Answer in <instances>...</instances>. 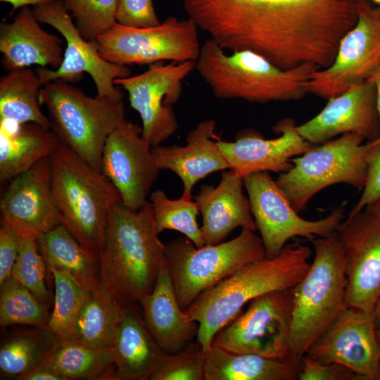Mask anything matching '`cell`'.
I'll return each mask as SVG.
<instances>
[{"label": "cell", "instance_id": "cell-32", "mask_svg": "<svg viewBox=\"0 0 380 380\" xmlns=\"http://www.w3.org/2000/svg\"><path fill=\"white\" fill-rule=\"evenodd\" d=\"M41 365L53 370L63 380H113L114 352L113 349H99L74 340L58 341Z\"/></svg>", "mask_w": 380, "mask_h": 380}, {"label": "cell", "instance_id": "cell-17", "mask_svg": "<svg viewBox=\"0 0 380 380\" xmlns=\"http://www.w3.org/2000/svg\"><path fill=\"white\" fill-rule=\"evenodd\" d=\"M304 355L343 365L360 380H380V346L370 313L346 307Z\"/></svg>", "mask_w": 380, "mask_h": 380}, {"label": "cell", "instance_id": "cell-50", "mask_svg": "<svg viewBox=\"0 0 380 380\" xmlns=\"http://www.w3.org/2000/svg\"><path fill=\"white\" fill-rule=\"evenodd\" d=\"M376 338H377L378 343H379V344L380 346V328L376 329Z\"/></svg>", "mask_w": 380, "mask_h": 380}, {"label": "cell", "instance_id": "cell-15", "mask_svg": "<svg viewBox=\"0 0 380 380\" xmlns=\"http://www.w3.org/2000/svg\"><path fill=\"white\" fill-rule=\"evenodd\" d=\"M196 68V61L158 62L144 72L115 80L129 95L130 106L140 115L142 137L151 146L161 144L178 129L172 106L179 99L182 81Z\"/></svg>", "mask_w": 380, "mask_h": 380}, {"label": "cell", "instance_id": "cell-20", "mask_svg": "<svg viewBox=\"0 0 380 380\" xmlns=\"http://www.w3.org/2000/svg\"><path fill=\"white\" fill-rule=\"evenodd\" d=\"M295 120L285 118L272 130L280 136L265 139L253 129L241 130L234 141L217 139L218 146L232 169L243 177L258 172L282 173L292 165V158L310 150L315 145L298 134Z\"/></svg>", "mask_w": 380, "mask_h": 380}, {"label": "cell", "instance_id": "cell-45", "mask_svg": "<svg viewBox=\"0 0 380 380\" xmlns=\"http://www.w3.org/2000/svg\"><path fill=\"white\" fill-rule=\"evenodd\" d=\"M2 2L9 3L12 5L13 9L11 13L17 8L27 6L29 5H43L54 1L55 0H0Z\"/></svg>", "mask_w": 380, "mask_h": 380}, {"label": "cell", "instance_id": "cell-5", "mask_svg": "<svg viewBox=\"0 0 380 380\" xmlns=\"http://www.w3.org/2000/svg\"><path fill=\"white\" fill-rule=\"evenodd\" d=\"M50 162L60 223L82 246L98 253L111 208L121 201L118 191L101 171L61 142Z\"/></svg>", "mask_w": 380, "mask_h": 380}, {"label": "cell", "instance_id": "cell-36", "mask_svg": "<svg viewBox=\"0 0 380 380\" xmlns=\"http://www.w3.org/2000/svg\"><path fill=\"white\" fill-rule=\"evenodd\" d=\"M0 324H25L48 327L51 314L46 305L38 300L13 277L0 285Z\"/></svg>", "mask_w": 380, "mask_h": 380}, {"label": "cell", "instance_id": "cell-11", "mask_svg": "<svg viewBox=\"0 0 380 380\" xmlns=\"http://www.w3.org/2000/svg\"><path fill=\"white\" fill-rule=\"evenodd\" d=\"M243 184L268 258L277 256L291 239L301 236L312 241L327 236L337 232L343 222V205L319 220L301 217L268 172L244 176Z\"/></svg>", "mask_w": 380, "mask_h": 380}, {"label": "cell", "instance_id": "cell-48", "mask_svg": "<svg viewBox=\"0 0 380 380\" xmlns=\"http://www.w3.org/2000/svg\"><path fill=\"white\" fill-rule=\"evenodd\" d=\"M365 208L380 220V200L367 206Z\"/></svg>", "mask_w": 380, "mask_h": 380}, {"label": "cell", "instance_id": "cell-8", "mask_svg": "<svg viewBox=\"0 0 380 380\" xmlns=\"http://www.w3.org/2000/svg\"><path fill=\"white\" fill-rule=\"evenodd\" d=\"M265 257L260 236L246 228L236 237L215 245L196 247L186 236L165 245L170 277L184 310L205 290L244 265Z\"/></svg>", "mask_w": 380, "mask_h": 380}, {"label": "cell", "instance_id": "cell-35", "mask_svg": "<svg viewBox=\"0 0 380 380\" xmlns=\"http://www.w3.org/2000/svg\"><path fill=\"white\" fill-rule=\"evenodd\" d=\"M47 270L53 277L55 286L53 309L48 327L58 342L71 340L79 314L90 291L65 272L53 267Z\"/></svg>", "mask_w": 380, "mask_h": 380}, {"label": "cell", "instance_id": "cell-44", "mask_svg": "<svg viewBox=\"0 0 380 380\" xmlns=\"http://www.w3.org/2000/svg\"><path fill=\"white\" fill-rule=\"evenodd\" d=\"M17 380H63V379L49 367L40 365L20 376Z\"/></svg>", "mask_w": 380, "mask_h": 380}, {"label": "cell", "instance_id": "cell-38", "mask_svg": "<svg viewBox=\"0 0 380 380\" xmlns=\"http://www.w3.org/2000/svg\"><path fill=\"white\" fill-rule=\"evenodd\" d=\"M62 1L75 18L79 32L87 41H96L116 23L117 0Z\"/></svg>", "mask_w": 380, "mask_h": 380}, {"label": "cell", "instance_id": "cell-26", "mask_svg": "<svg viewBox=\"0 0 380 380\" xmlns=\"http://www.w3.org/2000/svg\"><path fill=\"white\" fill-rule=\"evenodd\" d=\"M113 350V380H150L165 354L132 304L124 306Z\"/></svg>", "mask_w": 380, "mask_h": 380}, {"label": "cell", "instance_id": "cell-40", "mask_svg": "<svg viewBox=\"0 0 380 380\" xmlns=\"http://www.w3.org/2000/svg\"><path fill=\"white\" fill-rule=\"evenodd\" d=\"M116 23L132 27H150L160 22L153 0H117Z\"/></svg>", "mask_w": 380, "mask_h": 380}, {"label": "cell", "instance_id": "cell-22", "mask_svg": "<svg viewBox=\"0 0 380 380\" xmlns=\"http://www.w3.org/2000/svg\"><path fill=\"white\" fill-rule=\"evenodd\" d=\"M215 128L214 120H205L187 134L184 146H152L158 168L170 170L179 177L184 196L192 197L194 185L208 175L229 169L217 140H214L217 138Z\"/></svg>", "mask_w": 380, "mask_h": 380}, {"label": "cell", "instance_id": "cell-13", "mask_svg": "<svg viewBox=\"0 0 380 380\" xmlns=\"http://www.w3.org/2000/svg\"><path fill=\"white\" fill-rule=\"evenodd\" d=\"M357 1L356 23L341 39L331 65L312 74L307 94L329 100L369 80L380 66V8Z\"/></svg>", "mask_w": 380, "mask_h": 380}, {"label": "cell", "instance_id": "cell-25", "mask_svg": "<svg viewBox=\"0 0 380 380\" xmlns=\"http://www.w3.org/2000/svg\"><path fill=\"white\" fill-rule=\"evenodd\" d=\"M144 321L156 343L165 353H175L197 337L198 323L186 316L175 294L166 258L152 291L139 301Z\"/></svg>", "mask_w": 380, "mask_h": 380}, {"label": "cell", "instance_id": "cell-18", "mask_svg": "<svg viewBox=\"0 0 380 380\" xmlns=\"http://www.w3.org/2000/svg\"><path fill=\"white\" fill-rule=\"evenodd\" d=\"M159 171L152 146L142 137V127L137 124L126 120L107 139L101 172L127 207L137 210L148 201Z\"/></svg>", "mask_w": 380, "mask_h": 380}, {"label": "cell", "instance_id": "cell-12", "mask_svg": "<svg viewBox=\"0 0 380 380\" xmlns=\"http://www.w3.org/2000/svg\"><path fill=\"white\" fill-rule=\"evenodd\" d=\"M292 289L273 291L251 300L215 336L213 345L229 352L282 358L291 353Z\"/></svg>", "mask_w": 380, "mask_h": 380}, {"label": "cell", "instance_id": "cell-41", "mask_svg": "<svg viewBox=\"0 0 380 380\" xmlns=\"http://www.w3.org/2000/svg\"><path fill=\"white\" fill-rule=\"evenodd\" d=\"M369 143L371 148L367 158L366 182L358 201L348 216L356 214L380 200V144Z\"/></svg>", "mask_w": 380, "mask_h": 380}, {"label": "cell", "instance_id": "cell-14", "mask_svg": "<svg viewBox=\"0 0 380 380\" xmlns=\"http://www.w3.org/2000/svg\"><path fill=\"white\" fill-rule=\"evenodd\" d=\"M33 11L39 23L55 28L66 43L62 63L57 69L37 68L43 84L58 79L76 83L87 73L95 84L97 95L123 96L114 81L129 76L130 68L105 61L99 54L96 41H87L80 34L62 0L35 6Z\"/></svg>", "mask_w": 380, "mask_h": 380}, {"label": "cell", "instance_id": "cell-30", "mask_svg": "<svg viewBox=\"0 0 380 380\" xmlns=\"http://www.w3.org/2000/svg\"><path fill=\"white\" fill-rule=\"evenodd\" d=\"M43 86L36 70L30 68L9 70L1 75L0 121L17 125L37 123L51 129L49 117L40 108V91Z\"/></svg>", "mask_w": 380, "mask_h": 380}, {"label": "cell", "instance_id": "cell-46", "mask_svg": "<svg viewBox=\"0 0 380 380\" xmlns=\"http://www.w3.org/2000/svg\"><path fill=\"white\" fill-rule=\"evenodd\" d=\"M370 79L374 82L375 84V87H376V105H377L378 114H379V120H380V66L373 73ZM369 142L373 144H380V134L376 140L373 141H369Z\"/></svg>", "mask_w": 380, "mask_h": 380}, {"label": "cell", "instance_id": "cell-39", "mask_svg": "<svg viewBox=\"0 0 380 380\" xmlns=\"http://www.w3.org/2000/svg\"><path fill=\"white\" fill-rule=\"evenodd\" d=\"M205 355L196 341L175 353H165L150 380H205Z\"/></svg>", "mask_w": 380, "mask_h": 380}, {"label": "cell", "instance_id": "cell-3", "mask_svg": "<svg viewBox=\"0 0 380 380\" xmlns=\"http://www.w3.org/2000/svg\"><path fill=\"white\" fill-rule=\"evenodd\" d=\"M311 255L302 243L286 244L277 256L250 262L201 293L184 312L198 323L196 340L203 351L212 347L215 334L251 300L296 286L307 273Z\"/></svg>", "mask_w": 380, "mask_h": 380}, {"label": "cell", "instance_id": "cell-19", "mask_svg": "<svg viewBox=\"0 0 380 380\" xmlns=\"http://www.w3.org/2000/svg\"><path fill=\"white\" fill-rule=\"evenodd\" d=\"M1 222L37 238L60 223L51 186L50 156L10 181L1 202Z\"/></svg>", "mask_w": 380, "mask_h": 380}, {"label": "cell", "instance_id": "cell-37", "mask_svg": "<svg viewBox=\"0 0 380 380\" xmlns=\"http://www.w3.org/2000/svg\"><path fill=\"white\" fill-rule=\"evenodd\" d=\"M37 237L29 234L20 235V243L12 277L25 286L41 303L49 299L45 283L46 263L40 253ZM46 305V304H45Z\"/></svg>", "mask_w": 380, "mask_h": 380}, {"label": "cell", "instance_id": "cell-4", "mask_svg": "<svg viewBox=\"0 0 380 380\" xmlns=\"http://www.w3.org/2000/svg\"><path fill=\"white\" fill-rule=\"evenodd\" d=\"M318 69L308 63L283 70L251 51L228 53L210 38L201 44L195 68L216 98L260 103L301 99Z\"/></svg>", "mask_w": 380, "mask_h": 380}, {"label": "cell", "instance_id": "cell-6", "mask_svg": "<svg viewBox=\"0 0 380 380\" xmlns=\"http://www.w3.org/2000/svg\"><path fill=\"white\" fill-rule=\"evenodd\" d=\"M40 103L46 108L51 129L60 142L101 172L106 141L127 120L123 96H88L58 79L44 84Z\"/></svg>", "mask_w": 380, "mask_h": 380}, {"label": "cell", "instance_id": "cell-29", "mask_svg": "<svg viewBox=\"0 0 380 380\" xmlns=\"http://www.w3.org/2000/svg\"><path fill=\"white\" fill-rule=\"evenodd\" d=\"M37 242L47 269L68 273L89 291L100 284L98 253L82 246L61 224L39 236Z\"/></svg>", "mask_w": 380, "mask_h": 380}, {"label": "cell", "instance_id": "cell-31", "mask_svg": "<svg viewBox=\"0 0 380 380\" xmlns=\"http://www.w3.org/2000/svg\"><path fill=\"white\" fill-rule=\"evenodd\" d=\"M123 310L124 306L100 282L90 291L71 340L99 349H113Z\"/></svg>", "mask_w": 380, "mask_h": 380}, {"label": "cell", "instance_id": "cell-7", "mask_svg": "<svg viewBox=\"0 0 380 380\" xmlns=\"http://www.w3.org/2000/svg\"><path fill=\"white\" fill-rule=\"evenodd\" d=\"M311 242L313 260L292 289L290 351L301 357L347 307L344 255L337 232Z\"/></svg>", "mask_w": 380, "mask_h": 380}, {"label": "cell", "instance_id": "cell-24", "mask_svg": "<svg viewBox=\"0 0 380 380\" xmlns=\"http://www.w3.org/2000/svg\"><path fill=\"white\" fill-rule=\"evenodd\" d=\"M33 10L21 8L11 23L0 24L2 65L7 70L37 65L54 70L62 63L63 41L44 30Z\"/></svg>", "mask_w": 380, "mask_h": 380}, {"label": "cell", "instance_id": "cell-43", "mask_svg": "<svg viewBox=\"0 0 380 380\" xmlns=\"http://www.w3.org/2000/svg\"><path fill=\"white\" fill-rule=\"evenodd\" d=\"M20 234L11 227L1 224L0 228V285L12 277L17 259Z\"/></svg>", "mask_w": 380, "mask_h": 380}, {"label": "cell", "instance_id": "cell-42", "mask_svg": "<svg viewBox=\"0 0 380 380\" xmlns=\"http://www.w3.org/2000/svg\"><path fill=\"white\" fill-rule=\"evenodd\" d=\"M298 380H360V378L343 365L321 363L304 355Z\"/></svg>", "mask_w": 380, "mask_h": 380}, {"label": "cell", "instance_id": "cell-23", "mask_svg": "<svg viewBox=\"0 0 380 380\" xmlns=\"http://www.w3.org/2000/svg\"><path fill=\"white\" fill-rule=\"evenodd\" d=\"M243 186V177L232 169L222 173L216 187L207 184L200 186L194 201L203 218L205 245L224 241L238 227L257 230Z\"/></svg>", "mask_w": 380, "mask_h": 380}, {"label": "cell", "instance_id": "cell-34", "mask_svg": "<svg viewBox=\"0 0 380 380\" xmlns=\"http://www.w3.org/2000/svg\"><path fill=\"white\" fill-rule=\"evenodd\" d=\"M148 201L158 234L175 230L187 237L196 247L205 245L201 227L197 222L199 208L192 197L182 195L178 199H170L163 190L158 189L151 193Z\"/></svg>", "mask_w": 380, "mask_h": 380}, {"label": "cell", "instance_id": "cell-16", "mask_svg": "<svg viewBox=\"0 0 380 380\" xmlns=\"http://www.w3.org/2000/svg\"><path fill=\"white\" fill-rule=\"evenodd\" d=\"M344 255L348 308L372 314L380 298V220L367 208L337 231Z\"/></svg>", "mask_w": 380, "mask_h": 380}, {"label": "cell", "instance_id": "cell-33", "mask_svg": "<svg viewBox=\"0 0 380 380\" xmlns=\"http://www.w3.org/2000/svg\"><path fill=\"white\" fill-rule=\"evenodd\" d=\"M58 343L49 327L18 331L6 338L0 347L1 377L18 379L42 364Z\"/></svg>", "mask_w": 380, "mask_h": 380}, {"label": "cell", "instance_id": "cell-28", "mask_svg": "<svg viewBox=\"0 0 380 380\" xmlns=\"http://www.w3.org/2000/svg\"><path fill=\"white\" fill-rule=\"evenodd\" d=\"M56 134L37 123L13 124L0 121V181L10 182L59 144Z\"/></svg>", "mask_w": 380, "mask_h": 380}, {"label": "cell", "instance_id": "cell-2", "mask_svg": "<svg viewBox=\"0 0 380 380\" xmlns=\"http://www.w3.org/2000/svg\"><path fill=\"white\" fill-rule=\"evenodd\" d=\"M158 234L149 201L137 210L121 201L111 208L98 252L100 277L122 305L139 302L154 287L165 258Z\"/></svg>", "mask_w": 380, "mask_h": 380}, {"label": "cell", "instance_id": "cell-21", "mask_svg": "<svg viewBox=\"0 0 380 380\" xmlns=\"http://www.w3.org/2000/svg\"><path fill=\"white\" fill-rule=\"evenodd\" d=\"M305 141L318 145L348 133L362 135L369 141L380 134L376 91L369 78L348 91L328 100L314 118L296 126Z\"/></svg>", "mask_w": 380, "mask_h": 380}, {"label": "cell", "instance_id": "cell-1", "mask_svg": "<svg viewBox=\"0 0 380 380\" xmlns=\"http://www.w3.org/2000/svg\"><path fill=\"white\" fill-rule=\"evenodd\" d=\"M187 18L224 50L260 54L283 70L334 62L357 19V0H182Z\"/></svg>", "mask_w": 380, "mask_h": 380}, {"label": "cell", "instance_id": "cell-49", "mask_svg": "<svg viewBox=\"0 0 380 380\" xmlns=\"http://www.w3.org/2000/svg\"><path fill=\"white\" fill-rule=\"evenodd\" d=\"M357 1L365 2L374 6L380 8V0H357Z\"/></svg>", "mask_w": 380, "mask_h": 380}, {"label": "cell", "instance_id": "cell-27", "mask_svg": "<svg viewBox=\"0 0 380 380\" xmlns=\"http://www.w3.org/2000/svg\"><path fill=\"white\" fill-rule=\"evenodd\" d=\"M205 380H297L302 357L237 353L212 346L205 353Z\"/></svg>", "mask_w": 380, "mask_h": 380}, {"label": "cell", "instance_id": "cell-10", "mask_svg": "<svg viewBox=\"0 0 380 380\" xmlns=\"http://www.w3.org/2000/svg\"><path fill=\"white\" fill-rule=\"evenodd\" d=\"M198 30L189 18L174 16L150 27H127L116 23L96 43L100 56L114 64L149 65L165 61H196L201 48Z\"/></svg>", "mask_w": 380, "mask_h": 380}, {"label": "cell", "instance_id": "cell-47", "mask_svg": "<svg viewBox=\"0 0 380 380\" xmlns=\"http://www.w3.org/2000/svg\"><path fill=\"white\" fill-rule=\"evenodd\" d=\"M376 329L380 328V298L376 303L372 313Z\"/></svg>", "mask_w": 380, "mask_h": 380}, {"label": "cell", "instance_id": "cell-9", "mask_svg": "<svg viewBox=\"0 0 380 380\" xmlns=\"http://www.w3.org/2000/svg\"><path fill=\"white\" fill-rule=\"evenodd\" d=\"M365 140L358 134H345L292 158V167L275 182L297 213L329 186L343 183L363 189L371 148L369 142L363 144Z\"/></svg>", "mask_w": 380, "mask_h": 380}]
</instances>
